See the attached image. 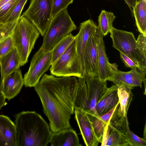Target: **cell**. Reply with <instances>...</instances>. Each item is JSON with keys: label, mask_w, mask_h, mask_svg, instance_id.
Masks as SVG:
<instances>
[{"label": "cell", "mask_w": 146, "mask_h": 146, "mask_svg": "<svg viewBox=\"0 0 146 146\" xmlns=\"http://www.w3.org/2000/svg\"><path fill=\"white\" fill-rule=\"evenodd\" d=\"M101 143L102 146H129L125 134L108 124L104 128Z\"/></svg>", "instance_id": "obj_19"}, {"label": "cell", "mask_w": 146, "mask_h": 146, "mask_svg": "<svg viewBox=\"0 0 146 146\" xmlns=\"http://www.w3.org/2000/svg\"><path fill=\"white\" fill-rule=\"evenodd\" d=\"M18 19L11 22L0 23V42L11 35Z\"/></svg>", "instance_id": "obj_28"}, {"label": "cell", "mask_w": 146, "mask_h": 146, "mask_svg": "<svg viewBox=\"0 0 146 146\" xmlns=\"http://www.w3.org/2000/svg\"><path fill=\"white\" fill-rule=\"evenodd\" d=\"M97 28L94 22L89 19L80 23L79 32L75 36L76 50L81 60L84 78L85 76L84 57L85 48L88 39L95 34Z\"/></svg>", "instance_id": "obj_13"}, {"label": "cell", "mask_w": 146, "mask_h": 146, "mask_svg": "<svg viewBox=\"0 0 146 146\" xmlns=\"http://www.w3.org/2000/svg\"><path fill=\"white\" fill-rule=\"evenodd\" d=\"M14 48L13 39L10 35L0 42V58L7 54Z\"/></svg>", "instance_id": "obj_31"}, {"label": "cell", "mask_w": 146, "mask_h": 146, "mask_svg": "<svg viewBox=\"0 0 146 146\" xmlns=\"http://www.w3.org/2000/svg\"></svg>", "instance_id": "obj_38"}, {"label": "cell", "mask_w": 146, "mask_h": 146, "mask_svg": "<svg viewBox=\"0 0 146 146\" xmlns=\"http://www.w3.org/2000/svg\"><path fill=\"white\" fill-rule=\"evenodd\" d=\"M11 0H0V8Z\"/></svg>", "instance_id": "obj_36"}, {"label": "cell", "mask_w": 146, "mask_h": 146, "mask_svg": "<svg viewBox=\"0 0 146 146\" xmlns=\"http://www.w3.org/2000/svg\"><path fill=\"white\" fill-rule=\"evenodd\" d=\"M0 146H17L15 124L8 116L0 115Z\"/></svg>", "instance_id": "obj_16"}, {"label": "cell", "mask_w": 146, "mask_h": 146, "mask_svg": "<svg viewBox=\"0 0 146 146\" xmlns=\"http://www.w3.org/2000/svg\"><path fill=\"white\" fill-rule=\"evenodd\" d=\"M95 35L89 37L84 50L85 76L93 77L97 76L98 54Z\"/></svg>", "instance_id": "obj_15"}, {"label": "cell", "mask_w": 146, "mask_h": 146, "mask_svg": "<svg viewBox=\"0 0 146 146\" xmlns=\"http://www.w3.org/2000/svg\"><path fill=\"white\" fill-rule=\"evenodd\" d=\"M1 78L19 68L20 59L14 48L4 56L0 58Z\"/></svg>", "instance_id": "obj_20"}, {"label": "cell", "mask_w": 146, "mask_h": 146, "mask_svg": "<svg viewBox=\"0 0 146 146\" xmlns=\"http://www.w3.org/2000/svg\"><path fill=\"white\" fill-rule=\"evenodd\" d=\"M34 87L49 121L52 133L71 128L70 121L74 112L78 87L76 77L44 74Z\"/></svg>", "instance_id": "obj_1"}, {"label": "cell", "mask_w": 146, "mask_h": 146, "mask_svg": "<svg viewBox=\"0 0 146 146\" xmlns=\"http://www.w3.org/2000/svg\"><path fill=\"white\" fill-rule=\"evenodd\" d=\"M19 0H11L0 8V23H5Z\"/></svg>", "instance_id": "obj_27"}, {"label": "cell", "mask_w": 146, "mask_h": 146, "mask_svg": "<svg viewBox=\"0 0 146 146\" xmlns=\"http://www.w3.org/2000/svg\"><path fill=\"white\" fill-rule=\"evenodd\" d=\"M17 146H46L52 133L50 126L35 111H23L15 116Z\"/></svg>", "instance_id": "obj_2"}, {"label": "cell", "mask_w": 146, "mask_h": 146, "mask_svg": "<svg viewBox=\"0 0 146 146\" xmlns=\"http://www.w3.org/2000/svg\"><path fill=\"white\" fill-rule=\"evenodd\" d=\"M146 0H138L133 8L135 23L138 31L146 36Z\"/></svg>", "instance_id": "obj_22"}, {"label": "cell", "mask_w": 146, "mask_h": 146, "mask_svg": "<svg viewBox=\"0 0 146 146\" xmlns=\"http://www.w3.org/2000/svg\"><path fill=\"white\" fill-rule=\"evenodd\" d=\"M117 92L120 110L123 114L127 117L128 108L132 100L131 89L120 86H118Z\"/></svg>", "instance_id": "obj_24"}, {"label": "cell", "mask_w": 146, "mask_h": 146, "mask_svg": "<svg viewBox=\"0 0 146 146\" xmlns=\"http://www.w3.org/2000/svg\"><path fill=\"white\" fill-rule=\"evenodd\" d=\"M118 86L116 84L109 88L96 104V110L99 116L110 111L119 104Z\"/></svg>", "instance_id": "obj_18"}, {"label": "cell", "mask_w": 146, "mask_h": 146, "mask_svg": "<svg viewBox=\"0 0 146 146\" xmlns=\"http://www.w3.org/2000/svg\"><path fill=\"white\" fill-rule=\"evenodd\" d=\"M52 51L44 52L41 47L33 56L29 68L24 75V85L34 87L52 64Z\"/></svg>", "instance_id": "obj_8"}, {"label": "cell", "mask_w": 146, "mask_h": 146, "mask_svg": "<svg viewBox=\"0 0 146 146\" xmlns=\"http://www.w3.org/2000/svg\"><path fill=\"white\" fill-rule=\"evenodd\" d=\"M146 125H145V129H144V138H143V139H145H145H146Z\"/></svg>", "instance_id": "obj_37"}, {"label": "cell", "mask_w": 146, "mask_h": 146, "mask_svg": "<svg viewBox=\"0 0 146 146\" xmlns=\"http://www.w3.org/2000/svg\"><path fill=\"white\" fill-rule=\"evenodd\" d=\"M49 143L52 146H81L76 131L71 128L52 133Z\"/></svg>", "instance_id": "obj_17"}, {"label": "cell", "mask_w": 146, "mask_h": 146, "mask_svg": "<svg viewBox=\"0 0 146 146\" xmlns=\"http://www.w3.org/2000/svg\"><path fill=\"white\" fill-rule=\"evenodd\" d=\"M40 33L28 18L22 15L19 19L11 35L14 47L20 59V66L26 64Z\"/></svg>", "instance_id": "obj_3"}, {"label": "cell", "mask_w": 146, "mask_h": 146, "mask_svg": "<svg viewBox=\"0 0 146 146\" xmlns=\"http://www.w3.org/2000/svg\"><path fill=\"white\" fill-rule=\"evenodd\" d=\"M95 36L98 54L97 77L102 81H112L114 74L115 65L109 62L106 53L104 36L98 27Z\"/></svg>", "instance_id": "obj_9"}, {"label": "cell", "mask_w": 146, "mask_h": 146, "mask_svg": "<svg viewBox=\"0 0 146 146\" xmlns=\"http://www.w3.org/2000/svg\"><path fill=\"white\" fill-rule=\"evenodd\" d=\"M27 0H19L13 9L6 23L11 22L19 19Z\"/></svg>", "instance_id": "obj_29"}, {"label": "cell", "mask_w": 146, "mask_h": 146, "mask_svg": "<svg viewBox=\"0 0 146 146\" xmlns=\"http://www.w3.org/2000/svg\"><path fill=\"white\" fill-rule=\"evenodd\" d=\"M125 137L129 146H146V141L134 133L128 127L125 133Z\"/></svg>", "instance_id": "obj_26"}, {"label": "cell", "mask_w": 146, "mask_h": 146, "mask_svg": "<svg viewBox=\"0 0 146 146\" xmlns=\"http://www.w3.org/2000/svg\"><path fill=\"white\" fill-rule=\"evenodd\" d=\"M51 74L56 77L84 78L81 60L77 52L75 39L64 52L51 65Z\"/></svg>", "instance_id": "obj_5"}, {"label": "cell", "mask_w": 146, "mask_h": 146, "mask_svg": "<svg viewBox=\"0 0 146 146\" xmlns=\"http://www.w3.org/2000/svg\"><path fill=\"white\" fill-rule=\"evenodd\" d=\"M112 46L133 60L140 68L146 70V60L143 57L131 32L117 29L113 27L110 32Z\"/></svg>", "instance_id": "obj_6"}, {"label": "cell", "mask_w": 146, "mask_h": 146, "mask_svg": "<svg viewBox=\"0 0 146 146\" xmlns=\"http://www.w3.org/2000/svg\"><path fill=\"white\" fill-rule=\"evenodd\" d=\"M114 74L112 81L118 86H123L131 89L135 87H142V84L146 81V70L137 68L131 69L128 72L118 70L115 65Z\"/></svg>", "instance_id": "obj_11"}, {"label": "cell", "mask_w": 146, "mask_h": 146, "mask_svg": "<svg viewBox=\"0 0 146 146\" xmlns=\"http://www.w3.org/2000/svg\"><path fill=\"white\" fill-rule=\"evenodd\" d=\"M115 17L112 12L102 10L98 17V27L104 36L110 32L113 27V22Z\"/></svg>", "instance_id": "obj_23"}, {"label": "cell", "mask_w": 146, "mask_h": 146, "mask_svg": "<svg viewBox=\"0 0 146 146\" xmlns=\"http://www.w3.org/2000/svg\"><path fill=\"white\" fill-rule=\"evenodd\" d=\"M146 36L141 34L136 40L137 47L143 58L146 60Z\"/></svg>", "instance_id": "obj_32"}, {"label": "cell", "mask_w": 146, "mask_h": 146, "mask_svg": "<svg viewBox=\"0 0 146 146\" xmlns=\"http://www.w3.org/2000/svg\"><path fill=\"white\" fill-rule=\"evenodd\" d=\"M119 53L121 58L127 67L131 69L137 68L141 69L138 64L134 62L131 59L122 53L120 52Z\"/></svg>", "instance_id": "obj_33"}, {"label": "cell", "mask_w": 146, "mask_h": 146, "mask_svg": "<svg viewBox=\"0 0 146 146\" xmlns=\"http://www.w3.org/2000/svg\"><path fill=\"white\" fill-rule=\"evenodd\" d=\"M76 29L67 9L61 11L51 20L41 47L44 52L51 51L60 40Z\"/></svg>", "instance_id": "obj_4"}, {"label": "cell", "mask_w": 146, "mask_h": 146, "mask_svg": "<svg viewBox=\"0 0 146 146\" xmlns=\"http://www.w3.org/2000/svg\"><path fill=\"white\" fill-rule=\"evenodd\" d=\"M87 86V97L90 111L88 115L96 117H99L96 111V107L97 102L107 90L106 81L100 80L97 76L84 77Z\"/></svg>", "instance_id": "obj_10"}, {"label": "cell", "mask_w": 146, "mask_h": 146, "mask_svg": "<svg viewBox=\"0 0 146 146\" xmlns=\"http://www.w3.org/2000/svg\"><path fill=\"white\" fill-rule=\"evenodd\" d=\"M119 104L110 111L98 117L88 114L92 123L95 135L100 143H101L102 142L104 128Z\"/></svg>", "instance_id": "obj_21"}, {"label": "cell", "mask_w": 146, "mask_h": 146, "mask_svg": "<svg viewBox=\"0 0 146 146\" xmlns=\"http://www.w3.org/2000/svg\"><path fill=\"white\" fill-rule=\"evenodd\" d=\"M1 79L0 78V110L7 104V103L6 101V98L4 97L1 91Z\"/></svg>", "instance_id": "obj_34"}, {"label": "cell", "mask_w": 146, "mask_h": 146, "mask_svg": "<svg viewBox=\"0 0 146 146\" xmlns=\"http://www.w3.org/2000/svg\"><path fill=\"white\" fill-rule=\"evenodd\" d=\"M1 79V92L8 100L16 96L24 85L23 78L20 68L4 76Z\"/></svg>", "instance_id": "obj_12"}, {"label": "cell", "mask_w": 146, "mask_h": 146, "mask_svg": "<svg viewBox=\"0 0 146 146\" xmlns=\"http://www.w3.org/2000/svg\"><path fill=\"white\" fill-rule=\"evenodd\" d=\"M53 0H31L22 16L28 18L43 36L53 19Z\"/></svg>", "instance_id": "obj_7"}, {"label": "cell", "mask_w": 146, "mask_h": 146, "mask_svg": "<svg viewBox=\"0 0 146 146\" xmlns=\"http://www.w3.org/2000/svg\"><path fill=\"white\" fill-rule=\"evenodd\" d=\"M75 39V36L70 33L64 37L55 45L52 50V64L64 52Z\"/></svg>", "instance_id": "obj_25"}, {"label": "cell", "mask_w": 146, "mask_h": 146, "mask_svg": "<svg viewBox=\"0 0 146 146\" xmlns=\"http://www.w3.org/2000/svg\"><path fill=\"white\" fill-rule=\"evenodd\" d=\"M74 0H53L52 16L53 18L61 11L67 9L72 3Z\"/></svg>", "instance_id": "obj_30"}, {"label": "cell", "mask_w": 146, "mask_h": 146, "mask_svg": "<svg viewBox=\"0 0 146 146\" xmlns=\"http://www.w3.org/2000/svg\"><path fill=\"white\" fill-rule=\"evenodd\" d=\"M131 9L135 5L137 0H124Z\"/></svg>", "instance_id": "obj_35"}, {"label": "cell", "mask_w": 146, "mask_h": 146, "mask_svg": "<svg viewBox=\"0 0 146 146\" xmlns=\"http://www.w3.org/2000/svg\"><path fill=\"white\" fill-rule=\"evenodd\" d=\"M75 117L87 146H97L99 142L95 133L88 114L80 110L74 109Z\"/></svg>", "instance_id": "obj_14"}]
</instances>
